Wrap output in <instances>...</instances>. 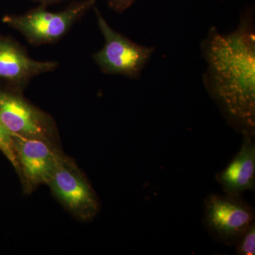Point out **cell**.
Listing matches in <instances>:
<instances>
[{"label": "cell", "mask_w": 255, "mask_h": 255, "mask_svg": "<svg viewBox=\"0 0 255 255\" xmlns=\"http://www.w3.org/2000/svg\"><path fill=\"white\" fill-rule=\"evenodd\" d=\"M206 89L228 122L242 134L255 133V33L252 20L236 31L210 29L202 45Z\"/></svg>", "instance_id": "cell-1"}, {"label": "cell", "mask_w": 255, "mask_h": 255, "mask_svg": "<svg viewBox=\"0 0 255 255\" xmlns=\"http://www.w3.org/2000/svg\"><path fill=\"white\" fill-rule=\"evenodd\" d=\"M95 0H82L69 5L63 11L53 12L40 5L23 14L6 15L3 22L22 33L28 43L34 46L58 42L74 23L95 4Z\"/></svg>", "instance_id": "cell-2"}, {"label": "cell", "mask_w": 255, "mask_h": 255, "mask_svg": "<svg viewBox=\"0 0 255 255\" xmlns=\"http://www.w3.org/2000/svg\"><path fill=\"white\" fill-rule=\"evenodd\" d=\"M255 212L243 196L210 194L204 199L202 223L210 236L226 246H235L255 222Z\"/></svg>", "instance_id": "cell-3"}, {"label": "cell", "mask_w": 255, "mask_h": 255, "mask_svg": "<svg viewBox=\"0 0 255 255\" xmlns=\"http://www.w3.org/2000/svg\"><path fill=\"white\" fill-rule=\"evenodd\" d=\"M97 22L105 38L103 48L93 55V59L104 73L138 78L150 60L155 48L140 46L114 31L95 8Z\"/></svg>", "instance_id": "cell-4"}, {"label": "cell", "mask_w": 255, "mask_h": 255, "mask_svg": "<svg viewBox=\"0 0 255 255\" xmlns=\"http://www.w3.org/2000/svg\"><path fill=\"white\" fill-rule=\"evenodd\" d=\"M54 195L75 217L91 221L100 213V202L75 161L62 155L48 182Z\"/></svg>", "instance_id": "cell-5"}, {"label": "cell", "mask_w": 255, "mask_h": 255, "mask_svg": "<svg viewBox=\"0 0 255 255\" xmlns=\"http://www.w3.org/2000/svg\"><path fill=\"white\" fill-rule=\"evenodd\" d=\"M13 147L24 190L31 192L40 184H47L63 152L53 140L11 135Z\"/></svg>", "instance_id": "cell-6"}, {"label": "cell", "mask_w": 255, "mask_h": 255, "mask_svg": "<svg viewBox=\"0 0 255 255\" xmlns=\"http://www.w3.org/2000/svg\"><path fill=\"white\" fill-rule=\"evenodd\" d=\"M0 119L11 135L50 140L54 136L51 117L9 88L0 87Z\"/></svg>", "instance_id": "cell-7"}, {"label": "cell", "mask_w": 255, "mask_h": 255, "mask_svg": "<svg viewBox=\"0 0 255 255\" xmlns=\"http://www.w3.org/2000/svg\"><path fill=\"white\" fill-rule=\"evenodd\" d=\"M58 66L56 62L32 59L17 41L0 35V81L10 90L21 93L32 78Z\"/></svg>", "instance_id": "cell-8"}, {"label": "cell", "mask_w": 255, "mask_h": 255, "mask_svg": "<svg viewBox=\"0 0 255 255\" xmlns=\"http://www.w3.org/2000/svg\"><path fill=\"white\" fill-rule=\"evenodd\" d=\"M241 148L216 179L228 195L241 196L255 189V134H243Z\"/></svg>", "instance_id": "cell-9"}, {"label": "cell", "mask_w": 255, "mask_h": 255, "mask_svg": "<svg viewBox=\"0 0 255 255\" xmlns=\"http://www.w3.org/2000/svg\"><path fill=\"white\" fill-rule=\"evenodd\" d=\"M235 247L238 255H255V222L252 223L242 235Z\"/></svg>", "instance_id": "cell-10"}, {"label": "cell", "mask_w": 255, "mask_h": 255, "mask_svg": "<svg viewBox=\"0 0 255 255\" xmlns=\"http://www.w3.org/2000/svg\"><path fill=\"white\" fill-rule=\"evenodd\" d=\"M0 150L2 151L5 156L9 159L16 170L18 172L17 161L13 147L12 137L11 133L5 128L0 119Z\"/></svg>", "instance_id": "cell-11"}, {"label": "cell", "mask_w": 255, "mask_h": 255, "mask_svg": "<svg viewBox=\"0 0 255 255\" xmlns=\"http://www.w3.org/2000/svg\"><path fill=\"white\" fill-rule=\"evenodd\" d=\"M137 0H109L108 4L110 9L117 13H123L130 8Z\"/></svg>", "instance_id": "cell-12"}, {"label": "cell", "mask_w": 255, "mask_h": 255, "mask_svg": "<svg viewBox=\"0 0 255 255\" xmlns=\"http://www.w3.org/2000/svg\"><path fill=\"white\" fill-rule=\"evenodd\" d=\"M31 1L40 3L41 5H43V6H48V5L60 2V1H65V0H31Z\"/></svg>", "instance_id": "cell-13"}]
</instances>
